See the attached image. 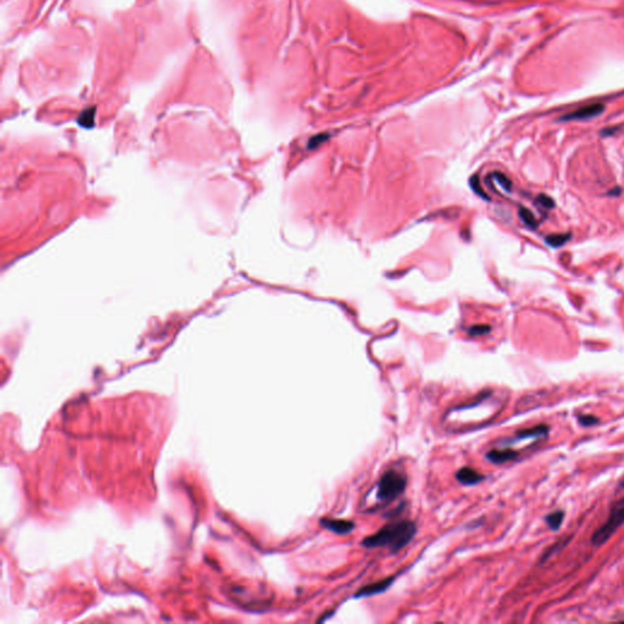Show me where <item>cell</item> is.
Instances as JSON below:
<instances>
[{
	"label": "cell",
	"mask_w": 624,
	"mask_h": 624,
	"mask_svg": "<svg viewBox=\"0 0 624 624\" xmlns=\"http://www.w3.org/2000/svg\"><path fill=\"white\" fill-rule=\"evenodd\" d=\"M417 527L412 521H400L384 525L376 534L362 540V546L367 549L387 547L392 554L404 549L416 535Z\"/></svg>",
	"instance_id": "6da1fadb"
},
{
	"label": "cell",
	"mask_w": 624,
	"mask_h": 624,
	"mask_svg": "<svg viewBox=\"0 0 624 624\" xmlns=\"http://www.w3.org/2000/svg\"><path fill=\"white\" fill-rule=\"evenodd\" d=\"M407 478L396 469H389L382 475L377 484V500L384 503L392 502L406 489Z\"/></svg>",
	"instance_id": "7a4b0ae2"
},
{
	"label": "cell",
	"mask_w": 624,
	"mask_h": 624,
	"mask_svg": "<svg viewBox=\"0 0 624 624\" xmlns=\"http://www.w3.org/2000/svg\"><path fill=\"white\" fill-rule=\"evenodd\" d=\"M624 523V497L617 501L614 503L612 510H611L610 516H608L606 523H604L596 532L592 534L591 543L595 546H601V545L607 543L608 539L618 531V528Z\"/></svg>",
	"instance_id": "3957f363"
},
{
	"label": "cell",
	"mask_w": 624,
	"mask_h": 624,
	"mask_svg": "<svg viewBox=\"0 0 624 624\" xmlns=\"http://www.w3.org/2000/svg\"><path fill=\"white\" fill-rule=\"evenodd\" d=\"M605 110V105L601 103H592L588 105L582 106V108L574 110V111L567 113L562 116V121H578V119H588L591 117H596L601 115Z\"/></svg>",
	"instance_id": "277c9868"
},
{
	"label": "cell",
	"mask_w": 624,
	"mask_h": 624,
	"mask_svg": "<svg viewBox=\"0 0 624 624\" xmlns=\"http://www.w3.org/2000/svg\"><path fill=\"white\" fill-rule=\"evenodd\" d=\"M320 523L322 524V527L339 535H346L355 529L354 522L348 521V519H335L324 517V518L321 519Z\"/></svg>",
	"instance_id": "5b68a950"
},
{
	"label": "cell",
	"mask_w": 624,
	"mask_h": 624,
	"mask_svg": "<svg viewBox=\"0 0 624 624\" xmlns=\"http://www.w3.org/2000/svg\"><path fill=\"white\" fill-rule=\"evenodd\" d=\"M394 579H395L394 577H389V578L382 579V581H379V582L372 583V584L370 585H366V587L361 588L360 590L356 592L355 597H365V596H372V595L380 594V592L386 591L387 589L392 585Z\"/></svg>",
	"instance_id": "8992f818"
},
{
	"label": "cell",
	"mask_w": 624,
	"mask_h": 624,
	"mask_svg": "<svg viewBox=\"0 0 624 624\" xmlns=\"http://www.w3.org/2000/svg\"><path fill=\"white\" fill-rule=\"evenodd\" d=\"M456 479L462 485H475L481 483L484 479V475L481 474L477 469L472 467H462L456 472Z\"/></svg>",
	"instance_id": "52a82bcc"
},
{
	"label": "cell",
	"mask_w": 624,
	"mask_h": 624,
	"mask_svg": "<svg viewBox=\"0 0 624 624\" xmlns=\"http://www.w3.org/2000/svg\"><path fill=\"white\" fill-rule=\"evenodd\" d=\"M517 456H518V452L512 449H494L487 453V459L496 465L512 461L517 459Z\"/></svg>",
	"instance_id": "ba28073f"
},
{
	"label": "cell",
	"mask_w": 624,
	"mask_h": 624,
	"mask_svg": "<svg viewBox=\"0 0 624 624\" xmlns=\"http://www.w3.org/2000/svg\"><path fill=\"white\" fill-rule=\"evenodd\" d=\"M547 433H549V427L545 424H540V425H537V427L529 428V429L521 430L518 434H517V438H518V439H528V438H533V437L546 436Z\"/></svg>",
	"instance_id": "9c48e42d"
},
{
	"label": "cell",
	"mask_w": 624,
	"mask_h": 624,
	"mask_svg": "<svg viewBox=\"0 0 624 624\" xmlns=\"http://www.w3.org/2000/svg\"><path fill=\"white\" fill-rule=\"evenodd\" d=\"M94 116H95V108L86 109L78 117V125L83 128H92L94 126Z\"/></svg>",
	"instance_id": "30bf717a"
},
{
	"label": "cell",
	"mask_w": 624,
	"mask_h": 624,
	"mask_svg": "<svg viewBox=\"0 0 624 624\" xmlns=\"http://www.w3.org/2000/svg\"><path fill=\"white\" fill-rule=\"evenodd\" d=\"M563 517H565V513L562 511H555L550 513V515H547L545 521H546L549 527L553 529V531H557V529L560 528V525L562 524Z\"/></svg>",
	"instance_id": "8fae6325"
},
{
	"label": "cell",
	"mask_w": 624,
	"mask_h": 624,
	"mask_svg": "<svg viewBox=\"0 0 624 624\" xmlns=\"http://www.w3.org/2000/svg\"><path fill=\"white\" fill-rule=\"evenodd\" d=\"M570 238V234H553L549 235V237H546L547 244L550 245V247L553 248H560L562 247L563 244H566L567 242H568V239Z\"/></svg>",
	"instance_id": "7c38bea8"
},
{
	"label": "cell",
	"mask_w": 624,
	"mask_h": 624,
	"mask_svg": "<svg viewBox=\"0 0 624 624\" xmlns=\"http://www.w3.org/2000/svg\"><path fill=\"white\" fill-rule=\"evenodd\" d=\"M519 217H521V220L529 227V228H535V227L538 226L537 219H535V216L533 215L532 211H529L528 209L521 207V210H519Z\"/></svg>",
	"instance_id": "4fadbf2b"
},
{
	"label": "cell",
	"mask_w": 624,
	"mask_h": 624,
	"mask_svg": "<svg viewBox=\"0 0 624 624\" xmlns=\"http://www.w3.org/2000/svg\"><path fill=\"white\" fill-rule=\"evenodd\" d=\"M490 326H487V324H479V326H473L471 327V329H469V334L471 335H483V334H487L490 332Z\"/></svg>",
	"instance_id": "5bb4252c"
},
{
	"label": "cell",
	"mask_w": 624,
	"mask_h": 624,
	"mask_svg": "<svg viewBox=\"0 0 624 624\" xmlns=\"http://www.w3.org/2000/svg\"><path fill=\"white\" fill-rule=\"evenodd\" d=\"M578 421H579V423H581L582 425H584V427H590V425H594L595 423H597L598 422L597 418L595 417V416H591V415L579 416Z\"/></svg>",
	"instance_id": "9a60e30c"
},
{
	"label": "cell",
	"mask_w": 624,
	"mask_h": 624,
	"mask_svg": "<svg viewBox=\"0 0 624 624\" xmlns=\"http://www.w3.org/2000/svg\"><path fill=\"white\" fill-rule=\"evenodd\" d=\"M327 139H328V135L327 134H318L316 135V137L311 138L310 143H308V148H310V149H315V148L320 147L321 144H322L323 141H326Z\"/></svg>",
	"instance_id": "2e32d148"
},
{
	"label": "cell",
	"mask_w": 624,
	"mask_h": 624,
	"mask_svg": "<svg viewBox=\"0 0 624 624\" xmlns=\"http://www.w3.org/2000/svg\"><path fill=\"white\" fill-rule=\"evenodd\" d=\"M494 177L497 179V182H499V183L502 185L505 190H507V191L511 190L512 184H511V182H510V179L507 178L505 175H502V173H495V175H494Z\"/></svg>",
	"instance_id": "e0dca14e"
},
{
	"label": "cell",
	"mask_w": 624,
	"mask_h": 624,
	"mask_svg": "<svg viewBox=\"0 0 624 624\" xmlns=\"http://www.w3.org/2000/svg\"><path fill=\"white\" fill-rule=\"evenodd\" d=\"M538 203L540 205H543V206L546 207V209H553V207L555 206L554 200L551 199V198L546 197V195H543V194L538 197Z\"/></svg>",
	"instance_id": "ac0fdd59"
},
{
	"label": "cell",
	"mask_w": 624,
	"mask_h": 624,
	"mask_svg": "<svg viewBox=\"0 0 624 624\" xmlns=\"http://www.w3.org/2000/svg\"><path fill=\"white\" fill-rule=\"evenodd\" d=\"M620 485H622V487H624V481L622 482V483H620Z\"/></svg>",
	"instance_id": "d6986e66"
}]
</instances>
